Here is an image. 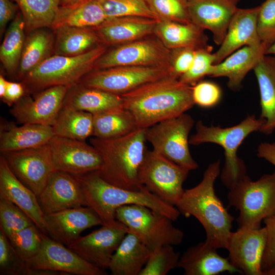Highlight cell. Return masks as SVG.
Segmentation results:
<instances>
[{"label":"cell","mask_w":275,"mask_h":275,"mask_svg":"<svg viewBox=\"0 0 275 275\" xmlns=\"http://www.w3.org/2000/svg\"><path fill=\"white\" fill-rule=\"evenodd\" d=\"M192 87L169 75L121 95L123 107L133 115L138 128L146 129L191 109Z\"/></svg>","instance_id":"1"},{"label":"cell","mask_w":275,"mask_h":275,"mask_svg":"<svg viewBox=\"0 0 275 275\" xmlns=\"http://www.w3.org/2000/svg\"><path fill=\"white\" fill-rule=\"evenodd\" d=\"M221 161L210 163L202 180L196 186L184 190L175 206L185 216L195 217L206 233L205 242L217 249H226L234 217L216 195L214 182L220 174Z\"/></svg>","instance_id":"2"},{"label":"cell","mask_w":275,"mask_h":275,"mask_svg":"<svg viewBox=\"0 0 275 275\" xmlns=\"http://www.w3.org/2000/svg\"><path fill=\"white\" fill-rule=\"evenodd\" d=\"M79 182L86 206L99 216L103 225L116 221L117 208L123 206L137 204L146 206L174 221L180 212L171 205L150 192L145 187L139 190L121 188L105 181L98 171L84 175H74Z\"/></svg>","instance_id":"3"},{"label":"cell","mask_w":275,"mask_h":275,"mask_svg":"<svg viewBox=\"0 0 275 275\" xmlns=\"http://www.w3.org/2000/svg\"><path fill=\"white\" fill-rule=\"evenodd\" d=\"M145 129L138 128L125 135L109 139L91 138L90 144L102 159L98 171L101 177L114 185L132 190L145 186L138 179V172L146 150Z\"/></svg>","instance_id":"4"},{"label":"cell","mask_w":275,"mask_h":275,"mask_svg":"<svg viewBox=\"0 0 275 275\" xmlns=\"http://www.w3.org/2000/svg\"><path fill=\"white\" fill-rule=\"evenodd\" d=\"M262 124V120L254 115H248L237 125L226 128L208 126L200 120L196 123L195 134L189 137V143L195 146L214 143L224 149L225 163L221 178L223 183L230 189L246 175L244 163L237 156L238 149L250 134L259 131Z\"/></svg>","instance_id":"5"},{"label":"cell","mask_w":275,"mask_h":275,"mask_svg":"<svg viewBox=\"0 0 275 275\" xmlns=\"http://www.w3.org/2000/svg\"><path fill=\"white\" fill-rule=\"evenodd\" d=\"M106 46L101 44L74 57L51 56L22 79L25 94L37 93L53 86L69 87L77 84L94 69L96 61L106 51Z\"/></svg>","instance_id":"6"},{"label":"cell","mask_w":275,"mask_h":275,"mask_svg":"<svg viewBox=\"0 0 275 275\" xmlns=\"http://www.w3.org/2000/svg\"><path fill=\"white\" fill-rule=\"evenodd\" d=\"M227 198L239 211V227L260 228L262 220L275 215V171L255 181L246 175L229 189Z\"/></svg>","instance_id":"7"},{"label":"cell","mask_w":275,"mask_h":275,"mask_svg":"<svg viewBox=\"0 0 275 275\" xmlns=\"http://www.w3.org/2000/svg\"><path fill=\"white\" fill-rule=\"evenodd\" d=\"M115 218L152 251L163 245H179L184 238L183 232L173 225L170 218L143 205L119 207Z\"/></svg>","instance_id":"8"},{"label":"cell","mask_w":275,"mask_h":275,"mask_svg":"<svg viewBox=\"0 0 275 275\" xmlns=\"http://www.w3.org/2000/svg\"><path fill=\"white\" fill-rule=\"evenodd\" d=\"M195 123L193 118L183 113L145 129V137L153 150L189 171L199 165L189 149V134Z\"/></svg>","instance_id":"9"},{"label":"cell","mask_w":275,"mask_h":275,"mask_svg":"<svg viewBox=\"0 0 275 275\" xmlns=\"http://www.w3.org/2000/svg\"><path fill=\"white\" fill-rule=\"evenodd\" d=\"M190 171L160 154L146 149L138 172L140 183L163 201L175 206Z\"/></svg>","instance_id":"10"},{"label":"cell","mask_w":275,"mask_h":275,"mask_svg":"<svg viewBox=\"0 0 275 275\" xmlns=\"http://www.w3.org/2000/svg\"><path fill=\"white\" fill-rule=\"evenodd\" d=\"M169 75L170 67L122 66L93 70L77 84L122 95Z\"/></svg>","instance_id":"11"},{"label":"cell","mask_w":275,"mask_h":275,"mask_svg":"<svg viewBox=\"0 0 275 275\" xmlns=\"http://www.w3.org/2000/svg\"><path fill=\"white\" fill-rule=\"evenodd\" d=\"M150 36L106 50L96 61L93 70L122 66L171 67L172 50L155 35Z\"/></svg>","instance_id":"12"},{"label":"cell","mask_w":275,"mask_h":275,"mask_svg":"<svg viewBox=\"0 0 275 275\" xmlns=\"http://www.w3.org/2000/svg\"><path fill=\"white\" fill-rule=\"evenodd\" d=\"M16 178L37 196L54 171L48 144L42 146L1 153Z\"/></svg>","instance_id":"13"},{"label":"cell","mask_w":275,"mask_h":275,"mask_svg":"<svg viewBox=\"0 0 275 275\" xmlns=\"http://www.w3.org/2000/svg\"><path fill=\"white\" fill-rule=\"evenodd\" d=\"M48 146L54 170L80 175L101 168L99 152L84 141L54 136Z\"/></svg>","instance_id":"14"},{"label":"cell","mask_w":275,"mask_h":275,"mask_svg":"<svg viewBox=\"0 0 275 275\" xmlns=\"http://www.w3.org/2000/svg\"><path fill=\"white\" fill-rule=\"evenodd\" d=\"M30 268H42L60 271L63 275H105L104 270L88 262L61 242L44 234L40 249L26 261Z\"/></svg>","instance_id":"15"},{"label":"cell","mask_w":275,"mask_h":275,"mask_svg":"<svg viewBox=\"0 0 275 275\" xmlns=\"http://www.w3.org/2000/svg\"><path fill=\"white\" fill-rule=\"evenodd\" d=\"M127 232V227L116 219L86 236H80L67 247L88 262L105 270L108 269L112 256Z\"/></svg>","instance_id":"16"},{"label":"cell","mask_w":275,"mask_h":275,"mask_svg":"<svg viewBox=\"0 0 275 275\" xmlns=\"http://www.w3.org/2000/svg\"><path fill=\"white\" fill-rule=\"evenodd\" d=\"M267 240L265 227H239L231 232L226 249L230 263L246 275H263L262 259Z\"/></svg>","instance_id":"17"},{"label":"cell","mask_w":275,"mask_h":275,"mask_svg":"<svg viewBox=\"0 0 275 275\" xmlns=\"http://www.w3.org/2000/svg\"><path fill=\"white\" fill-rule=\"evenodd\" d=\"M68 87L53 86L37 93L34 98L25 94L10 108V114L20 124H54L62 108Z\"/></svg>","instance_id":"18"},{"label":"cell","mask_w":275,"mask_h":275,"mask_svg":"<svg viewBox=\"0 0 275 275\" xmlns=\"http://www.w3.org/2000/svg\"><path fill=\"white\" fill-rule=\"evenodd\" d=\"M37 199L45 215L86 206L81 188L74 176L58 170L51 173Z\"/></svg>","instance_id":"19"},{"label":"cell","mask_w":275,"mask_h":275,"mask_svg":"<svg viewBox=\"0 0 275 275\" xmlns=\"http://www.w3.org/2000/svg\"><path fill=\"white\" fill-rule=\"evenodd\" d=\"M240 0H190L188 10L191 22L213 35L220 45Z\"/></svg>","instance_id":"20"},{"label":"cell","mask_w":275,"mask_h":275,"mask_svg":"<svg viewBox=\"0 0 275 275\" xmlns=\"http://www.w3.org/2000/svg\"><path fill=\"white\" fill-rule=\"evenodd\" d=\"M47 234L67 246L77 240L85 230L102 225L97 214L90 207L65 209L45 215Z\"/></svg>","instance_id":"21"},{"label":"cell","mask_w":275,"mask_h":275,"mask_svg":"<svg viewBox=\"0 0 275 275\" xmlns=\"http://www.w3.org/2000/svg\"><path fill=\"white\" fill-rule=\"evenodd\" d=\"M260 6L237 9L228 26L225 38L214 53V64L220 63L236 50L245 46H256L261 42L257 30Z\"/></svg>","instance_id":"22"},{"label":"cell","mask_w":275,"mask_h":275,"mask_svg":"<svg viewBox=\"0 0 275 275\" xmlns=\"http://www.w3.org/2000/svg\"><path fill=\"white\" fill-rule=\"evenodd\" d=\"M158 20L141 16L107 18L92 28L101 42L106 45H119L154 34Z\"/></svg>","instance_id":"23"},{"label":"cell","mask_w":275,"mask_h":275,"mask_svg":"<svg viewBox=\"0 0 275 275\" xmlns=\"http://www.w3.org/2000/svg\"><path fill=\"white\" fill-rule=\"evenodd\" d=\"M0 197L18 206L43 233L47 234L45 215L39 206L37 195L16 178L1 155Z\"/></svg>","instance_id":"24"},{"label":"cell","mask_w":275,"mask_h":275,"mask_svg":"<svg viewBox=\"0 0 275 275\" xmlns=\"http://www.w3.org/2000/svg\"><path fill=\"white\" fill-rule=\"evenodd\" d=\"M178 267L185 275H216L224 272L242 273L228 258L219 255L217 249L205 241L188 248L180 256Z\"/></svg>","instance_id":"25"},{"label":"cell","mask_w":275,"mask_h":275,"mask_svg":"<svg viewBox=\"0 0 275 275\" xmlns=\"http://www.w3.org/2000/svg\"><path fill=\"white\" fill-rule=\"evenodd\" d=\"M267 49V47L263 43L242 47L220 63L214 64L209 76L226 77L228 79L227 86L229 89L239 90L245 76L265 55Z\"/></svg>","instance_id":"26"},{"label":"cell","mask_w":275,"mask_h":275,"mask_svg":"<svg viewBox=\"0 0 275 275\" xmlns=\"http://www.w3.org/2000/svg\"><path fill=\"white\" fill-rule=\"evenodd\" d=\"M54 136L51 126L15 124L1 121L0 151L1 153L42 146L48 143Z\"/></svg>","instance_id":"27"},{"label":"cell","mask_w":275,"mask_h":275,"mask_svg":"<svg viewBox=\"0 0 275 275\" xmlns=\"http://www.w3.org/2000/svg\"><path fill=\"white\" fill-rule=\"evenodd\" d=\"M62 107L94 115L123 107V100L121 95L77 84L68 87Z\"/></svg>","instance_id":"28"},{"label":"cell","mask_w":275,"mask_h":275,"mask_svg":"<svg viewBox=\"0 0 275 275\" xmlns=\"http://www.w3.org/2000/svg\"><path fill=\"white\" fill-rule=\"evenodd\" d=\"M257 78L263 124L259 131L271 134L275 130V57L264 56L254 68Z\"/></svg>","instance_id":"29"},{"label":"cell","mask_w":275,"mask_h":275,"mask_svg":"<svg viewBox=\"0 0 275 275\" xmlns=\"http://www.w3.org/2000/svg\"><path fill=\"white\" fill-rule=\"evenodd\" d=\"M152 252L128 231L112 256L108 269L113 275H139Z\"/></svg>","instance_id":"30"},{"label":"cell","mask_w":275,"mask_h":275,"mask_svg":"<svg viewBox=\"0 0 275 275\" xmlns=\"http://www.w3.org/2000/svg\"><path fill=\"white\" fill-rule=\"evenodd\" d=\"M154 35L171 50L183 47L198 49L210 46L204 30L193 22L158 21Z\"/></svg>","instance_id":"31"},{"label":"cell","mask_w":275,"mask_h":275,"mask_svg":"<svg viewBox=\"0 0 275 275\" xmlns=\"http://www.w3.org/2000/svg\"><path fill=\"white\" fill-rule=\"evenodd\" d=\"M106 19L97 0H77L60 6L50 29L54 31L62 27L92 28Z\"/></svg>","instance_id":"32"},{"label":"cell","mask_w":275,"mask_h":275,"mask_svg":"<svg viewBox=\"0 0 275 275\" xmlns=\"http://www.w3.org/2000/svg\"><path fill=\"white\" fill-rule=\"evenodd\" d=\"M55 39L52 34L41 28L30 33L25 38L16 77L21 81L30 71L50 57Z\"/></svg>","instance_id":"33"},{"label":"cell","mask_w":275,"mask_h":275,"mask_svg":"<svg viewBox=\"0 0 275 275\" xmlns=\"http://www.w3.org/2000/svg\"><path fill=\"white\" fill-rule=\"evenodd\" d=\"M54 31L56 36L53 54L79 56L103 44L92 28L62 27Z\"/></svg>","instance_id":"34"},{"label":"cell","mask_w":275,"mask_h":275,"mask_svg":"<svg viewBox=\"0 0 275 275\" xmlns=\"http://www.w3.org/2000/svg\"><path fill=\"white\" fill-rule=\"evenodd\" d=\"M131 113L124 107L93 115V136L102 139L125 135L137 129Z\"/></svg>","instance_id":"35"},{"label":"cell","mask_w":275,"mask_h":275,"mask_svg":"<svg viewBox=\"0 0 275 275\" xmlns=\"http://www.w3.org/2000/svg\"><path fill=\"white\" fill-rule=\"evenodd\" d=\"M52 127L54 136L85 141L93 136V115L62 107Z\"/></svg>","instance_id":"36"},{"label":"cell","mask_w":275,"mask_h":275,"mask_svg":"<svg viewBox=\"0 0 275 275\" xmlns=\"http://www.w3.org/2000/svg\"><path fill=\"white\" fill-rule=\"evenodd\" d=\"M25 26L20 11L12 20L0 47V60L7 72L16 76L24 42Z\"/></svg>","instance_id":"37"},{"label":"cell","mask_w":275,"mask_h":275,"mask_svg":"<svg viewBox=\"0 0 275 275\" xmlns=\"http://www.w3.org/2000/svg\"><path fill=\"white\" fill-rule=\"evenodd\" d=\"M23 18L28 33L51 28L62 0H14Z\"/></svg>","instance_id":"38"},{"label":"cell","mask_w":275,"mask_h":275,"mask_svg":"<svg viewBox=\"0 0 275 275\" xmlns=\"http://www.w3.org/2000/svg\"><path fill=\"white\" fill-rule=\"evenodd\" d=\"M97 1L102 8L107 18L141 16L157 20L145 0Z\"/></svg>","instance_id":"39"},{"label":"cell","mask_w":275,"mask_h":275,"mask_svg":"<svg viewBox=\"0 0 275 275\" xmlns=\"http://www.w3.org/2000/svg\"><path fill=\"white\" fill-rule=\"evenodd\" d=\"M44 234L34 224L8 238L19 256L26 262L39 252Z\"/></svg>","instance_id":"40"},{"label":"cell","mask_w":275,"mask_h":275,"mask_svg":"<svg viewBox=\"0 0 275 275\" xmlns=\"http://www.w3.org/2000/svg\"><path fill=\"white\" fill-rule=\"evenodd\" d=\"M180 253L172 245H163L152 251L139 275H166L178 267Z\"/></svg>","instance_id":"41"},{"label":"cell","mask_w":275,"mask_h":275,"mask_svg":"<svg viewBox=\"0 0 275 275\" xmlns=\"http://www.w3.org/2000/svg\"><path fill=\"white\" fill-rule=\"evenodd\" d=\"M158 21L191 22L187 0H145Z\"/></svg>","instance_id":"42"},{"label":"cell","mask_w":275,"mask_h":275,"mask_svg":"<svg viewBox=\"0 0 275 275\" xmlns=\"http://www.w3.org/2000/svg\"><path fill=\"white\" fill-rule=\"evenodd\" d=\"M34 224L18 206L0 197V229L7 237Z\"/></svg>","instance_id":"43"},{"label":"cell","mask_w":275,"mask_h":275,"mask_svg":"<svg viewBox=\"0 0 275 275\" xmlns=\"http://www.w3.org/2000/svg\"><path fill=\"white\" fill-rule=\"evenodd\" d=\"M212 46L197 49L189 69L179 78L182 83L194 86L206 75L209 76L214 64V55Z\"/></svg>","instance_id":"44"},{"label":"cell","mask_w":275,"mask_h":275,"mask_svg":"<svg viewBox=\"0 0 275 275\" xmlns=\"http://www.w3.org/2000/svg\"><path fill=\"white\" fill-rule=\"evenodd\" d=\"M27 268L25 261L0 229V274L25 275Z\"/></svg>","instance_id":"45"},{"label":"cell","mask_w":275,"mask_h":275,"mask_svg":"<svg viewBox=\"0 0 275 275\" xmlns=\"http://www.w3.org/2000/svg\"><path fill=\"white\" fill-rule=\"evenodd\" d=\"M257 25L260 39L268 48L275 41V0H265L260 6Z\"/></svg>","instance_id":"46"},{"label":"cell","mask_w":275,"mask_h":275,"mask_svg":"<svg viewBox=\"0 0 275 275\" xmlns=\"http://www.w3.org/2000/svg\"><path fill=\"white\" fill-rule=\"evenodd\" d=\"M192 95L195 104L208 108L219 101L222 92L217 85L208 81L197 82L192 87Z\"/></svg>","instance_id":"47"},{"label":"cell","mask_w":275,"mask_h":275,"mask_svg":"<svg viewBox=\"0 0 275 275\" xmlns=\"http://www.w3.org/2000/svg\"><path fill=\"white\" fill-rule=\"evenodd\" d=\"M197 49L183 47L172 50L171 68L172 75L179 78L190 67Z\"/></svg>","instance_id":"48"},{"label":"cell","mask_w":275,"mask_h":275,"mask_svg":"<svg viewBox=\"0 0 275 275\" xmlns=\"http://www.w3.org/2000/svg\"><path fill=\"white\" fill-rule=\"evenodd\" d=\"M267 231V240L262 259L261 267L264 273L275 264V215L264 220Z\"/></svg>","instance_id":"49"},{"label":"cell","mask_w":275,"mask_h":275,"mask_svg":"<svg viewBox=\"0 0 275 275\" xmlns=\"http://www.w3.org/2000/svg\"><path fill=\"white\" fill-rule=\"evenodd\" d=\"M19 10L17 4L10 0H0V34L3 35L8 22L13 20Z\"/></svg>","instance_id":"50"},{"label":"cell","mask_w":275,"mask_h":275,"mask_svg":"<svg viewBox=\"0 0 275 275\" xmlns=\"http://www.w3.org/2000/svg\"><path fill=\"white\" fill-rule=\"evenodd\" d=\"M25 94L23 84L8 81L6 91L2 100L7 105L12 107Z\"/></svg>","instance_id":"51"},{"label":"cell","mask_w":275,"mask_h":275,"mask_svg":"<svg viewBox=\"0 0 275 275\" xmlns=\"http://www.w3.org/2000/svg\"><path fill=\"white\" fill-rule=\"evenodd\" d=\"M257 155L275 166V142H263L258 147Z\"/></svg>","instance_id":"52"},{"label":"cell","mask_w":275,"mask_h":275,"mask_svg":"<svg viewBox=\"0 0 275 275\" xmlns=\"http://www.w3.org/2000/svg\"><path fill=\"white\" fill-rule=\"evenodd\" d=\"M62 272L50 269L28 268L25 275H59Z\"/></svg>","instance_id":"53"},{"label":"cell","mask_w":275,"mask_h":275,"mask_svg":"<svg viewBox=\"0 0 275 275\" xmlns=\"http://www.w3.org/2000/svg\"><path fill=\"white\" fill-rule=\"evenodd\" d=\"M8 80H7L4 76L0 75V97L2 98L5 93Z\"/></svg>","instance_id":"54"},{"label":"cell","mask_w":275,"mask_h":275,"mask_svg":"<svg viewBox=\"0 0 275 275\" xmlns=\"http://www.w3.org/2000/svg\"><path fill=\"white\" fill-rule=\"evenodd\" d=\"M265 54L275 57V41L266 49Z\"/></svg>","instance_id":"55"},{"label":"cell","mask_w":275,"mask_h":275,"mask_svg":"<svg viewBox=\"0 0 275 275\" xmlns=\"http://www.w3.org/2000/svg\"><path fill=\"white\" fill-rule=\"evenodd\" d=\"M264 274L267 275H275V264L268 270L264 273Z\"/></svg>","instance_id":"56"},{"label":"cell","mask_w":275,"mask_h":275,"mask_svg":"<svg viewBox=\"0 0 275 275\" xmlns=\"http://www.w3.org/2000/svg\"><path fill=\"white\" fill-rule=\"evenodd\" d=\"M77 0H62L60 5H65L72 3Z\"/></svg>","instance_id":"57"},{"label":"cell","mask_w":275,"mask_h":275,"mask_svg":"<svg viewBox=\"0 0 275 275\" xmlns=\"http://www.w3.org/2000/svg\"><path fill=\"white\" fill-rule=\"evenodd\" d=\"M187 1H190V0H187Z\"/></svg>","instance_id":"58"}]
</instances>
